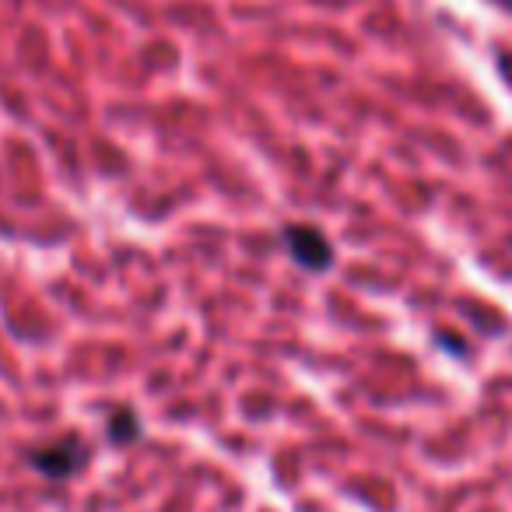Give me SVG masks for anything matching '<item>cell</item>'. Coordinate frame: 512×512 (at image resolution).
<instances>
[{
	"label": "cell",
	"mask_w": 512,
	"mask_h": 512,
	"mask_svg": "<svg viewBox=\"0 0 512 512\" xmlns=\"http://www.w3.org/2000/svg\"><path fill=\"white\" fill-rule=\"evenodd\" d=\"M29 463L43 477H50V481H67V477H74L88 463V449H85V442H81V439L67 435V439H60V442H50V446L32 449Z\"/></svg>",
	"instance_id": "obj_1"
},
{
	"label": "cell",
	"mask_w": 512,
	"mask_h": 512,
	"mask_svg": "<svg viewBox=\"0 0 512 512\" xmlns=\"http://www.w3.org/2000/svg\"><path fill=\"white\" fill-rule=\"evenodd\" d=\"M285 246L295 256V264L313 274H323L334 267V246L313 225H285Z\"/></svg>",
	"instance_id": "obj_2"
},
{
	"label": "cell",
	"mask_w": 512,
	"mask_h": 512,
	"mask_svg": "<svg viewBox=\"0 0 512 512\" xmlns=\"http://www.w3.org/2000/svg\"><path fill=\"white\" fill-rule=\"evenodd\" d=\"M137 435H141V421H137V414L130 411V407L113 411V418H109V442L127 446V442H134Z\"/></svg>",
	"instance_id": "obj_3"
}]
</instances>
